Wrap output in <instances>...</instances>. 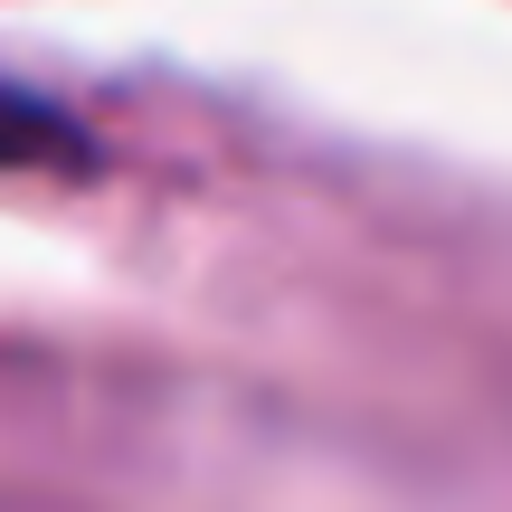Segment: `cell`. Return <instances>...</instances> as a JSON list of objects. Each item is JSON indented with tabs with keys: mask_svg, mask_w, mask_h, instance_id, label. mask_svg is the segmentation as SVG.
<instances>
[{
	"mask_svg": "<svg viewBox=\"0 0 512 512\" xmlns=\"http://www.w3.org/2000/svg\"><path fill=\"white\" fill-rule=\"evenodd\" d=\"M95 143L76 133L67 105H48V95L29 86H0V171H86Z\"/></svg>",
	"mask_w": 512,
	"mask_h": 512,
	"instance_id": "obj_1",
	"label": "cell"
}]
</instances>
